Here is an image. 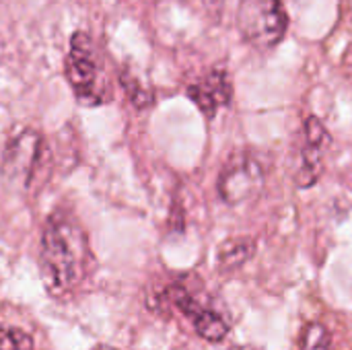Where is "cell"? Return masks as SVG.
Masks as SVG:
<instances>
[{
  "mask_svg": "<svg viewBox=\"0 0 352 350\" xmlns=\"http://www.w3.org/2000/svg\"><path fill=\"white\" fill-rule=\"evenodd\" d=\"M39 266L52 295H68L87 281L93 254L82 227L72 217L56 212L47 219L41 233Z\"/></svg>",
  "mask_w": 352,
  "mask_h": 350,
  "instance_id": "6da1fadb",
  "label": "cell"
},
{
  "mask_svg": "<svg viewBox=\"0 0 352 350\" xmlns=\"http://www.w3.org/2000/svg\"><path fill=\"white\" fill-rule=\"evenodd\" d=\"M264 186V171L250 155H235L219 175V196L225 204L237 206L260 194Z\"/></svg>",
  "mask_w": 352,
  "mask_h": 350,
  "instance_id": "5b68a950",
  "label": "cell"
},
{
  "mask_svg": "<svg viewBox=\"0 0 352 350\" xmlns=\"http://www.w3.org/2000/svg\"><path fill=\"white\" fill-rule=\"evenodd\" d=\"M186 95L204 113V118L212 120L221 107H227L231 103V99H233V83H231L229 72L223 66H214L200 80L192 83L186 89Z\"/></svg>",
  "mask_w": 352,
  "mask_h": 350,
  "instance_id": "52a82bcc",
  "label": "cell"
},
{
  "mask_svg": "<svg viewBox=\"0 0 352 350\" xmlns=\"http://www.w3.org/2000/svg\"><path fill=\"white\" fill-rule=\"evenodd\" d=\"M231 350H258L254 347H231Z\"/></svg>",
  "mask_w": 352,
  "mask_h": 350,
  "instance_id": "4fadbf2b",
  "label": "cell"
},
{
  "mask_svg": "<svg viewBox=\"0 0 352 350\" xmlns=\"http://www.w3.org/2000/svg\"><path fill=\"white\" fill-rule=\"evenodd\" d=\"M0 350H33V336L19 328L0 326Z\"/></svg>",
  "mask_w": 352,
  "mask_h": 350,
  "instance_id": "7c38bea8",
  "label": "cell"
},
{
  "mask_svg": "<svg viewBox=\"0 0 352 350\" xmlns=\"http://www.w3.org/2000/svg\"><path fill=\"white\" fill-rule=\"evenodd\" d=\"M47 144L39 130L23 128L14 132L4 151H2V175L8 184L21 186L25 190L31 188L37 169L41 167V159H45Z\"/></svg>",
  "mask_w": 352,
  "mask_h": 350,
  "instance_id": "277c9868",
  "label": "cell"
},
{
  "mask_svg": "<svg viewBox=\"0 0 352 350\" xmlns=\"http://www.w3.org/2000/svg\"><path fill=\"white\" fill-rule=\"evenodd\" d=\"M303 149H301V165L295 175L299 190L314 188L324 175V157L332 142L328 128L318 116H307L303 122Z\"/></svg>",
  "mask_w": 352,
  "mask_h": 350,
  "instance_id": "8992f818",
  "label": "cell"
},
{
  "mask_svg": "<svg viewBox=\"0 0 352 350\" xmlns=\"http://www.w3.org/2000/svg\"><path fill=\"white\" fill-rule=\"evenodd\" d=\"M192 326H194L196 334H198L202 340L212 342V344L223 342V340L227 338V334H229V324H227V320H225L221 314H217V311H212V309H208V307H204V311H202L196 320H192Z\"/></svg>",
  "mask_w": 352,
  "mask_h": 350,
  "instance_id": "9c48e42d",
  "label": "cell"
},
{
  "mask_svg": "<svg viewBox=\"0 0 352 350\" xmlns=\"http://www.w3.org/2000/svg\"><path fill=\"white\" fill-rule=\"evenodd\" d=\"M64 76L82 105H99L105 101L101 62L89 33L85 31L72 33L70 50L64 60Z\"/></svg>",
  "mask_w": 352,
  "mask_h": 350,
  "instance_id": "3957f363",
  "label": "cell"
},
{
  "mask_svg": "<svg viewBox=\"0 0 352 350\" xmlns=\"http://www.w3.org/2000/svg\"><path fill=\"white\" fill-rule=\"evenodd\" d=\"M237 31L256 50L270 52L283 43L289 31V12L283 0H239Z\"/></svg>",
  "mask_w": 352,
  "mask_h": 350,
  "instance_id": "7a4b0ae2",
  "label": "cell"
},
{
  "mask_svg": "<svg viewBox=\"0 0 352 350\" xmlns=\"http://www.w3.org/2000/svg\"><path fill=\"white\" fill-rule=\"evenodd\" d=\"M93 350H118V349H113V347H105V344H101V347H95Z\"/></svg>",
  "mask_w": 352,
  "mask_h": 350,
  "instance_id": "5bb4252c",
  "label": "cell"
},
{
  "mask_svg": "<svg viewBox=\"0 0 352 350\" xmlns=\"http://www.w3.org/2000/svg\"><path fill=\"white\" fill-rule=\"evenodd\" d=\"M120 85H122V89L126 91V95H128V99L132 101L134 107L146 109V107L153 105V101H155L153 91L146 89V87L138 80V76H134L132 72L124 70V72L120 74Z\"/></svg>",
  "mask_w": 352,
  "mask_h": 350,
  "instance_id": "30bf717a",
  "label": "cell"
},
{
  "mask_svg": "<svg viewBox=\"0 0 352 350\" xmlns=\"http://www.w3.org/2000/svg\"><path fill=\"white\" fill-rule=\"evenodd\" d=\"M299 350H332V336L320 322H311L301 330Z\"/></svg>",
  "mask_w": 352,
  "mask_h": 350,
  "instance_id": "8fae6325",
  "label": "cell"
},
{
  "mask_svg": "<svg viewBox=\"0 0 352 350\" xmlns=\"http://www.w3.org/2000/svg\"><path fill=\"white\" fill-rule=\"evenodd\" d=\"M256 248H258L256 239L248 237V235L225 239L217 250L219 272H233V270L241 268L243 264H248L256 256Z\"/></svg>",
  "mask_w": 352,
  "mask_h": 350,
  "instance_id": "ba28073f",
  "label": "cell"
}]
</instances>
